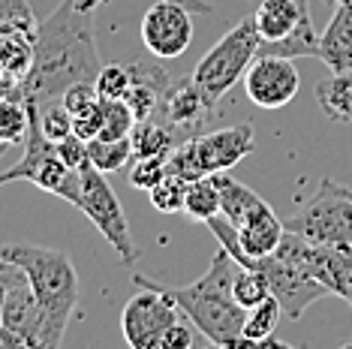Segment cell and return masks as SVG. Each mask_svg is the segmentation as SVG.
<instances>
[{
  "label": "cell",
  "mask_w": 352,
  "mask_h": 349,
  "mask_svg": "<svg viewBox=\"0 0 352 349\" xmlns=\"http://www.w3.org/2000/svg\"><path fill=\"white\" fill-rule=\"evenodd\" d=\"M0 67L25 78L34 67V39L21 34L0 36Z\"/></svg>",
  "instance_id": "obj_29"
},
{
  "label": "cell",
  "mask_w": 352,
  "mask_h": 349,
  "mask_svg": "<svg viewBox=\"0 0 352 349\" xmlns=\"http://www.w3.org/2000/svg\"><path fill=\"white\" fill-rule=\"evenodd\" d=\"M196 331H199L196 325L190 322L187 316H181V319L163 335V344H160V349H190L196 344Z\"/></svg>",
  "instance_id": "obj_38"
},
{
  "label": "cell",
  "mask_w": 352,
  "mask_h": 349,
  "mask_svg": "<svg viewBox=\"0 0 352 349\" xmlns=\"http://www.w3.org/2000/svg\"><path fill=\"white\" fill-rule=\"evenodd\" d=\"M87 157L91 166L100 172H121L133 160V142L130 139H91L87 142Z\"/></svg>",
  "instance_id": "obj_26"
},
{
  "label": "cell",
  "mask_w": 352,
  "mask_h": 349,
  "mask_svg": "<svg viewBox=\"0 0 352 349\" xmlns=\"http://www.w3.org/2000/svg\"><path fill=\"white\" fill-rule=\"evenodd\" d=\"M280 313L283 311H280V301L274 295H268L265 301H259L256 307H250V311H247V319H244V346L259 349L262 340L274 335Z\"/></svg>",
  "instance_id": "obj_25"
},
{
  "label": "cell",
  "mask_w": 352,
  "mask_h": 349,
  "mask_svg": "<svg viewBox=\"0 0 352 349\" xmlns=\"http://www.w3.org/2000/svg\"><path fill=\"white\" fill-rule=\"evenodd\" d=\"M28 112H30V130H28V139H25V154H21L6 172H0V187L12 184V181H30L34 187L58 196V199L69 202L76 208L78 196H82V172L69 169V166L58 157L54 142L45 136L43 126H39L36 109L28 106Z\"/></svg>",
  "instance_id": "obj_4"
},
{
  "label": "cell",
  "mask_w": 352,
  "mask_h": 349,
  "mask_svg": "<svg viewBox=\"0 0 352 349\" xmlns=\"http://www.w3.org/2000/svg\"><path fill=\"white\" fill-rule=\"evenodd\" d=\"M340 190H343V193H346V196H349V199H352V187H346V184H340Z\"/></svg>",
  "instance_id": "obj_44"
},
{
  "label": "cell",
  "mask_w": 352,
  "mask_h": 349,
  "mask_svg": "<svg viewBox=\"0 0 352 349\" xmlns=\"http://www.w3.org/2000/svg\"><path fill=\"white\" fill-rule=\"evenodd\" d=\"M36 15L30 0H0V36L6 34H21V36H36Z\"/></svg>",
  "instance_id": "obj_28"
},
{
  "label": "cell",
  "mask_w": 352,
  "mask_h": 349,
  "mask_svg": "<svg viewBox=\"0 0 352 349\" xmlns=\"http://www.w3.org/2000/svg\"><path fill=\"white\" fill-rule=\"evenodd\" d=\"M0 349H28V344L21 335H15L12 328H6V325L0 322Z\"/></svg>",
  "instance_id": "obj_41"
},
{
  "label": "cell",
  "mask_w": 352,
  "mask_h": 349,
  "mask_svg": "<svg viewBox=\"0 0 352 349\" xmlns=\"http://www.w3.org/2000/svg\"><path fill=\"white\" fill-rule=\"evenodd\" d=\"M301 87V76L295 69L292 58H277V54H259L250 69L244 73V91L259 109H283L295 100Z\"/></svg>",
  "instance_id": "obj_13"
},
{
  "label": "cell",
  "mask_w": 352,
  "mask_h": 349,
  "mask_svg": "<svg viewBox=\"0 0 352 349\" xmlns=\"http://www.w3.org/2000/svg\"><path fill=\"white\" fill-rule=\"evenodd\" d=\"M169 172V160H160V157H135V163L130 166V184L135 190H148L157 187L160 181Z\"/></svg>",
  "instance_id": "obj_34"
},
{
  "label": "cell",
  "mask_w": 352,
  "mask_h": 349,
  "mask_svg": "<svg viewBox=\"0 0 352 349\" xmlns=\"http://www.w3.org/2000/svg\"><path fill=\"white\" fill-rule=\"evenodd\" d=\"M102 60L94 39V15L82 12L76 0H60L34 36V67L25 76V102L36 112L60 102L76 82H97Z\"/></svg>",
  "instance_id": "obj_1"
},
{
  "label": "cell",
  "mask_w": 352,
  "mask_h": 349,
  "mask_svg": "<svg viewBox=\"0 0 352 349\" xmlns=\"http://www.w3.org/2000/svg\"><path fill=\"white\" fill-rule=\"evenodd\" d=\"M217 115V106L196 87L193 78H181L166 87L163 100H160L157 117L166 121L175 133H202V126Z\"/></svg>",
  "instance_id": "obj_14"
},
{
  "label": "cell",
  "mask_w": 352,
  "mask_h": 349,
  "mask_svg": "<svg viewBox=\"0 0 352 349\" xmlns=\"http://www.w3.org/2000/svg\"><path fill=\"white\" fill-rule=\"evenodd\" d=\"M256 150L253 124H235L211 133H193L184 145H178L169 157V172L181 174L184 181L208 178V174L229 172L247 154Z\"/></svg>",
  "instance_id": "obj_6"
},
{
  "label": "cell",
  "mask_w": 352,
  "mask_h": 349,
  "mask_svg": "<svg viewBox=\"0 0 352 349\" xmlns=\"http://www.w3.org/2000/svg\"><path fill=\"white\" fill-rule=\"evenodd\" d=\"M238 262L229 256V250H217L208 265V271L190 286H163L181 313L199 328L208 344L223 349H244V319L247 311L235 301L232 283H235Z\"/></svg>",
  "instance_id": "obj_2"
},
{
  "label": "cell",
  "mask_w": 352,
  "mask_h": 349,
  "mask_svg": "<svg viewBox=\"0 0 352 349\" xmlns=\"http://www.w3.org/2000/svg\"><path fill=\"white\" fill-rule=\"evenodd\" d=\"M106 3H111V0H76V6H78V10H82V12H97L100 10V6H106Z\"/></svg>",
  "instance_id": "obj_43"
},
{
  "label": "cell",
  "mask_w": 352,
  "mask_h": 349,
  "mask_svg": "<svg viewBox=\"0 0 352 349\" xmlns=\"http://www.w3.org/2000/svg\"><path fill=\"white\" fill-rule=\"evenodd\" d=\"M211 178H214L217 193H220V214L229 220L232 226L241 223V220L247 217V211L262 199L259 193H253L250 187L241 184L238 178H232L229 172H217V174H211Z\"/></svg>",
  "instance_id": "obj_23"
},
{
  "label": "cell",
  "mask_w": 352,
  "mask_h": 349,
  "mask_svg": "<svg viewBox=\"0 0 352 349\" xmlns=\"http://www.w3.org/2000/svg\"><path fill=\"white\" fill-rule=\"evenodd\" d=\"M301 15H310V6L301 0H259L253 21L259 30L262 43H274V39L289 36L295 25L301 21Z\"/></svg>",
  "instance_id": "obj_19"
},
{
  "label": "cell",
  "mask_w": 352,
  "mask_h": 349,
  "mask_svg": "<svg viewBox=\"0 0 352 349\" xmlns=\"http://www.w3.org/2000/svg\"><path fill=\"white\" fill-rule=\"evenodd\" d=\"M34 109V106H30ZM39 126H43V133L49 136L52 142H60L67 139L69 133H73V115L67 112V106L63 102H52V106L39 109Z\"/></svg>",
  "instance_id": "obj_35"
},
{
  "label": "cell",
  "mask_w": 352,
  "mask_h": 349,
  "mask_svg": "<svg viewBox=\"0 0 352 349\" xmlns=\"http://www.w3.org/2000/svg\"><path fill=\"white\" fill-rule=\"evenodd\" d=\"M187 184H190V181H184L181 174L166 172V178L160 181L157 187L148 190L151 205H154L160 214H178V211H184V199H187Z\"/></svg>",
  "instance_id": "obj_31"
},
{
  "label": "cell",
  "mask_w": 352,
  "mask_h": 349,
  "mask_svg": "<svg viewBox=\"0 0 352 349\" xmlns=\"http://www.w3.org/2000/svg\"><path fill=\"white\" fill-rule=\"evenodd\" d=\"M175 3H184L190 12H199V15H208V12H214V6L208 3V0H175Z\"/></svg>",
  "instance_id": "obj_42"
},
{
  "label": "cell",
  "mask_w": 352,
  "mask_h": 349,
  "mask_svg": "<svg viewBox=\"0 0 352 349\" xmlns=\"http://www.w3.org/2000/svg\"><path fill=\"white\" fill-rule=\"evenodd\" d=\"M259 49H262V36L256 30V21L244 19L205 52V58L196 63L190 78L214 106H220V100L241 82L244 73L250 69V63L259 58Z\"/></svg>",
  "instance_id": "obj_5"
},
{
  "label": "cell",
  "mask_w": 352,
  "mask_h": 349,
  "mask_svg": "<svg viewBox=\"0 0 352 349\" xmlns=\"http://www.w3.org/2000/svg\"><path fill=\"white\" fill-rule=\"evenodd\" d=\"M0 100H25V78L0 67Z\"/></svg>",
  "instance_id": "obj_39"
},
{
  "label": "cell",
  "mask_w": 352,
  "mask_h": 349,
  "mask_svg": "<svg viewBox=\"0 0 352 349\" xmlns=\"http://www.w3.org/2000/svg\"><path fill=\"white\" fill-rule=\"evenodd\" d=\"M259 54H277V58H316L319 60V34L314 27L310 15H301V21L295 25V30L283 39L274 43H262Z\"/></svg>",
  "instance_id": "obj_22"
},
{
  "label": "cell",
  "mask_w": 352,
  "mask_h": 349,
  "mask_svg": "<svg viewBox=\"0 0 352 349\" xmlns=\"http://www.w3.org/2000/svg\"><path fill=\"white\" fill-rule=\"evenodd\" d=\"M54 148H58V157L69 166V169H78V172H82L85 166L91 163V157H87V142L78 139L76 133H69L67 139L54 142Z\"/></svg>",
  "instance_id": "obj_37"
},
{
  "label": "cell",
  "mask_w": 352,
  "mask_h": 349,
  "mask_svg": "<svg viewBox=\"0 0 352 349\" xmlns=\"http://www.w3.org/2000/svg\"><path fill=\"white\" fill-rule=\"evenodd\" d=\"M135 126V115L126 100H106V117L97 139H130Z\"/></svg>",
  "instance_id": "obj_33"
},
{
  "label": "cell",
  "mask_w": 352,
  "mask_h": 349,
  "mask_svg": "<svg viewBox=\"0 0 352 349\" xmlns=\"http://www.w3.org/2000/svg\"><path fill=\"white\" fill-rule=\"evenodd\" d=\"M130 142H133V160L135 157H160V160H169L172 150L178 148L175 145V130L166 121H160L157 115L145 117V121H135Z\"/></svg>",
  "instance_id": "obj_20"
},
{
  "label": "cell",
  "mask_w": 352,
  "mask_h": 349,
  "mask_svg": "<svg viewBox=\"0 0 352 349\" xmlns=\"http://www.w3.org/2000/svg\"><path fill=\"white\" fill-rule=\"evenodd\" d=\"M133 283L142 292L133 295L121 311V331L133 349H160L163 335L181 319V307L157 286L151 277L135 274Z\"/></svg>",
  "instance_id": "obj_9"
},
{
  "label": "cell",
  "mask_w": 352,
  "mask_h": 349,
  "mask_svg": "<svg viewBox=\"0 0 352 349\" xmlns=\"http://www.w3.org/2000/svg\"><path fill=\"white\" fill-rule=\"evenodd\" d=\"M319 60L331 73L352 69V0H338V10L319 36Z\"/></svg>",
  "instance_id": "obj_18"
},
{
  "label": "cell",
  "mask_w": 352,
  "mask_h": 349,
  "mask_svg": "<svg viewBox=\"0 0 352 349\" xmlns=\"http://www.w3.org/2000/svg\"><path fill=\"white\" fill-rule=\"evenodd\" d=\"M232 292H235V301L250 311L259 301H265L271 295V286H268V277L262 271H256L250 265H238L235 271V283H232Z\"/></svg>",
  "instance_id": "obj_30"
},
{
  "label": "cell",
  "mask_w": 352,
  "mask_h": 349,
  "mask_svg": "<svg viewBox=\"0 0 352 349\" xmlns=\"http://www.w3.org/2000/svg\"><path fill=\"white\" fill-rule=\"evenodd\" d=\"M349 346H352V344H349Z\"/></svg>",
  "instance_id": "obj_48"
},
{
  "label": "cell",
  "mask_w": 352,
  "mask_h": 349,
  "mask_svg": "<svg viewBox=\"0 0 352 349\" xmlns=\"http://www.w3.org/2000/svg\"><path fill=\"white\" fill-rule=\"evenodd\" d=\"M30 112L25 100H0V145H19L28 139Z\"/></svg>",
  "instance_id": "obj_27"
},
{
  "label": "cell",
  "mask_w": 352,
  "mask_h": 349,
  "mask_svg": "<svg viewBox=\"0 0 352 349\" xmlns=\"http://www.w3.org/2000/svg\"><path fill=\"white\" fill-rule=\"evenodd\" d=\"M142 43L157 60H175L193 43V12L175 0H157L142 19Z\"/></svg>",
  "instance_id": "obj_12"
},
{
  "label": "cell",
  "mask_w": 352,
  "mask_h": 349,
  "mask_svg": "<svg viewBox=\"0 0 352 349\" xmlns=\"http://www.w3.org/2000/svg\"><path fill=\"white\" fill-rule=\"evenodd\" d=\"M349 304H352V295H349Z\"/></svg>",
  "instance_id": "obj_46"
},
{
  "label": "cell",
  "mask_w": 352,
  "mask_h": 349,
  "mask_svg": "<svg viewBox=\"0 0 352 349\" xmlns=\"http://www.w3.org/2000/svg\"><path fill=\"white\" fill-rule=\"evenodd\" d=\"M283 226L286 232L304 235L310 241L352 247V199L340 190L338 181L325 178L316 193L292 217L283 220Z\"/></svg>",
  "instance_id": "obj_7"
},
{
  "label": "cell",
  "mask_w": 352,
  "mask_h": 349,
  "mask_svg": "<svg viewBox=\"0 0 352 349\" xmlns=\"http://www.w3.org/2000/svg\"><path fill=\"white\" fill-rule=\"evenodd\" d=\"M25 280V271H21L19 265H12V262L0 259V298H3V292L12 286V283Z\"/></svg>",
  "instance_id": "obj_40"
},
{
  "label": "cell",
  "mask_w": 352,
  "mask_h": 349,
  "mask_svg": "<svg viewBox=\"0 0 352 349\" xmlns=\"http://www.w3.org/2000/svg\"><path fill=\"white\" fill-rule=\"evenodd\" d=\"M235 232H238L241 253L232 259H235L238 265H244L247 259H262V256H268V253H274L286 235V226L274 214V208H271L265 199H259L250 211H247V217L241 223L235 226Z\"/></svg>",
  "instance_id": "obj_16"
},
{
  "label": "cell",
  "mask_w": 352,
  "mask_h": 349,
  "mask_svg": "<svg viewBox=\"0 0 352 349\" xmlns=\"http://www.w3.org/2000/svg\"><path fill=\"white\" fill-rule=\"evenodd\" d=\"M316 102L334 124H352V69L331 73V78L316 85Z\"/></svg>",
  "instance_id": "obj_21"
},
{
  "label": "cell",
  "mask_w": 352,
  "mask_h": 349,
  "mask_svg": "<svg viewBox=\"0 0 352 349\" xmlns=\"http://www.w3.org/2000/svg\"><path fill=\"white\" fill-rule=\"evenodd\" d=\"M244 265H250L268 277L271 295L280 301V311L289 316V319H298L314 301L328 295L325 286H319L314 277H307L298 265H292V262L286 256H280L277 250L262 259H247Z\"/></svg>",
  "instance_id": "obj_11"
},
{
  "label": "cell",
  "mask_w": 352,
  "mask_h": 349,
  "mask_svg": "<svg viewBox=\"0 0 352 349\" xmlns=\"http://www.w3.org/2000/svg\"><path fill=\"white\" fill-rule=\"evenodd\" d=\"M6 148H10V145H0V154H3V150H6Z\"/></svg>",
  "instance_id": "obj_45"
},
{
  "label": "cell",
  "mask_w": 352,
  "mask_h": 349,
  "mask_svg": "<svg viewBox=\"0 0 352 349\" xmlns=\"http://www.w3.org/2000/svg\"><path fill=\"white\" fill-rule=\"evenodd\" d=\"M0 259L25 271L45 313V349H58L78 307V274L69 256L39 244H0Z\"/></svg>",
  "instance_id": "obj_3"
},
{
  "label": "cell",
  "mask_w": 352,
  "mask_h": 349,
  "mask_svg": "<svg viewBox=\"0 0 352 349\" xmlns=\"http://www.w3.org/2000/svg\"><path fill=\"white\" fill-rule=\"evenodd\" d=\"M130 85H133V76L126 63H102L97 73V82H94L102 100H126Z\"/></svg>",
  "instance_id": "obj_32"
},
{
  "label": "cell",
  "mask_w": 352,
  "mask_h": 349,
  "mask_svg": "<svg viewBox=\"0 0 352 349\" xmlns=\"http://www.w3.org/2000/svg\"><path fill=\"white\" fill-rule=\"evenodd\" d=\"M0 322L25 337L28 349H45V313L30 289L28 277L12 283L0 298Z\"/></svg>",
  "instance_id": "obj_15"
},
{
  "label": "cell",
  "mask_w": 352,
  "mask_h": 349,
  "mask_svg": "<svg viewBox=\"0 0 352 349\" xmlns=\"http://www.w3.org/2000/svg\"><path fill=\"white\" fill-rule=\"evenodd\" d=\"M102 117H106V100L100 97L94 106H87L85 112H78L73 117V133H76L78 139H85V142L97 139L100 130H102Z\"/></svg>",
  "instance_id": "obj_36"
},
{
  "label": "cell",
  "mask_w": 352,
  "mask_h": 349,
  "mask_svg": "<svg viewBox=\"0 0 352 349\" xmlns=\"http://www.w3.org/2000/svg\"><path fill=\"white\" fill-rule=\"evenodd\" d=\"M126 67H130V76H133L126 102H130L135 121H145V117L157 115L160 100H163L166 87L172 85V78L157 60H130Z\"/></svg>",
  "instance_id": "obj_17"
},
{
  "label": "cell",
  "mask_w": 352,
  "mask_h": 349,
  "mask_svg": "<svg viewBox=\"0 0 352 349\" xmlns=\"http://www.w3.org/2000/svg\"><path fill=\"white\" fill-rule=\"evenodd\" d=\"M334 3H338V0H334Z\"/></svg>",
  "instance_id": "obj_47"
},
{
  "label": "cell",
  "mask_w": 352,
  "mask_h": 349,
  "mask_svg": "<svg viewBox=\"0 0 352 349\" xmlns=\"http://www.w3.org/2000/svg\"><path fill=\"white\" fill-rule=\"evenodd\" d=\"M184 214L196 223H208L211 217L220 214V193L214 178H196L187 184V199H184Z\"/></svg>",
  "instance_id": "obj_24"
},
{
  "label": "cell",
  "mask_w": 352,
  "mask_h": 349,
  "mask_svg": "<svg viewBox=\"0 0 352 349\" xmlns=\"http://www.w3.org/2000/svg\"><path fill=\"white\" fill-rule=\"evenodd\" d=\"M277 253L289 259L292 265H298L307 277H314L319 286H325L328 295L349 301V295H352V247L319 244L304 235L286 232Z\"/></svg>",
  "instance_id": "obj_10"
},
{
  "label": "cell",
  "mask_w": 352,
  "mask_h": 349,
  "mask_svg": "<svg viewBox=\"0 0 352 349\" xmlns=\"http://www.w3.org/2000/svg\"><path fill=\"white\" fill-rule=\"evenodd\" d=\"M76 208L100 229V235L111 244V250L121 256L124 265H135L139 247L133 244L130 223H126L121 199H118L111 184L106 181V172H100L97 166H91V163L82 169V196H78Z\"/></svg>",
  "instance_id": "obj_8"
}]
</instances>
